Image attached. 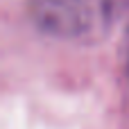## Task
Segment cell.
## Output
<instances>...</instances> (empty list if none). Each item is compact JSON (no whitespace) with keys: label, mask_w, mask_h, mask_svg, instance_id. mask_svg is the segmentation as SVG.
<instances>
[{"label":"cell","mask_w":129,"mask_h":129,"mask_svg":"<svg viewBox=\"0 0 129 129\" xmlns=\"http://www.w3.org/2000/svg\"><path fill=\"white\" fill-rule=\"evenodd\" d=\"M32 23L57 39L88 36L104 16L100 0H27Z\"/></svg>","instance_id":"cell-1"}]
</instances>
